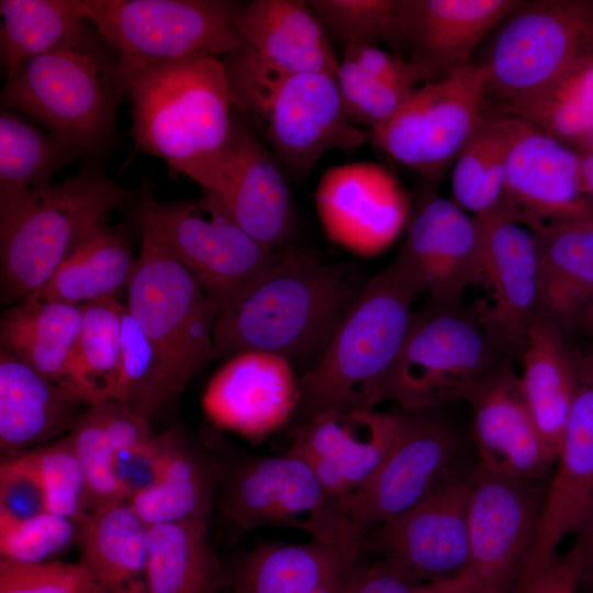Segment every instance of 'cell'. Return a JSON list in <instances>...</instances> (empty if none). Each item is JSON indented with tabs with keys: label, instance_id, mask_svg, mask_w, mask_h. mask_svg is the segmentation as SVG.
Returning a JSON list of instances; mask_svg holds the SVG:
<instances>
[{
	"label": "cell",
	"instance_id": "6da1fadb",
	"mask_svg": "<svg viewBox=\"0 0 593 593\" xmlns=\"http://www.w3.org/2000/svg\"><path fill=\"white\" fill-rule=\"evenodd\" d=\"M366 283L354 266L289 245L234 307L219 314L214 358L266 351L304 373L324 353Z\"/></svg>",
	"mask_w": 593,
	"mask_h": 593
},
{
	"label": "cell",
	"instance_id": "7a4b0ae2",
	"mask_svg": "<svg viewBox=\"0 0 593 593\" xmlns=\"http://www.w3.org/2000/svg\"><path fill=\"white\" fill-rule=\"evenodd\" d=\"M123 82L136 147L202 187L224 152L233 122L223 60L193 55L134 70Z\"/></svg>",
	"mask_w": 593,
	"mask_h": 593
},
{
	"label": "cell",
	"instance_id": "3957f363",
	"mask_svg": "<svg viewBox=\"0 0 593 593\" xmlns=\"http://www.w3.org/2000/svg\"><path fill=\"white\" fill-rule=\"evenodd\" d=\"M223 63L233 110L293 179H304L327 152L365 143L346 116L336 77L283 70L245 45Z\"/></svg>",
	"mask_w": 593,
	"mask_h": 593
},
{
	"label": "cell",
	"instance_id": "277c9868",
	"mask_svg": "<svg viewBox=\"0 0 593 593\" xmlns=\"http://www.w3.org/2000/svg\"><path fill=\"white\" fill-rule=\"evenodd\" d=\"M421 294L395 259L367 281L324 353L300 376L294 423L327 412L376 409Z\"/></svg>",
	"mask_w": 593,
	"mask_h": 593
},
{
	"label": "cell",
	"instance_id": "5b68a950",
	"mask_svg": "<svg viewBox=\"0 0 593 593\" xmlns=\"http://www.w3.org/2000/svg\"><path fill=\"white\" fill-rule=\"evenodd\" d=\"M123 94L114 53L85 23L5 77L1 104L77 150L91 152L108 141Z\"/></svg>",
	"mask_w": 593,
	"mask_h": 593
},
{
	"label": "cell",
	"instance_id": "8992f818",
	"mask_svg": "<svg viewBox=\"0 0 593 593\" xmlns=\"http://www.w3.org/2000/svg\"><path fill=\"white\" fill-rule=\"evenodd\" d=\"M489 304L432 300L413 312L401 350L384 379L381 402L407 409H441L465 401L511 360Z\"/></svg>",
	"mask_w": 593,
	"mask_h": 593
},
{
	"label": "cell",
	"instance_id": "52a82bcc",
	"mask_svg": "<svg viewBox=\"0 0 593 593\" xmlns=\"http://www.w3.org/2000/svg\"><path fill=\"white\" fill-rule=\"evenodd\" d=\"M141 233L126 306L158 359V412L174 403L192 377L214 359L213 331L220 309L143 223Z\"/></svg>",
	"mask_w": 593,
	"mask_h": 593
},
{
	"label": "cell",
	"instance_id": "ba28073f",
	"mask_svg": "<svg viewBox=\"0 0 593 593\" xmlns=\"http://www.w3.org/2000/svg\"><path fill=\"white\" fill-rule=\"evenodd\" d=\"M133 194L88 174L29 192L0 215L4 296L22 300L42 288L77 243Z\"/></svg>",
	"mask_w": 593,
	"mask_h": 593
},
{
	"label": "cell",
	"instance_id": "9c48e42d",
	"mask_svg": "<svg viewBox=\"0 0 593 593\" xmlns=\"http://www.w3.org/2000/svg\"><path fill=\"white\" fill-rule=\"evenodd\" d=\"M86 22L130 72L193 55L228 56L244 46L242 3L227 0H75Z\"/></svg>",
	"mask_w": 593,
	"mask_h": 593
},
{
	"label": "cell",
	"instance_id": "30bf717a",
	"mask_svg": "<svg viewBox=\"0 0 593 593\" xmlns=\"http://www.w3.org/2000/svg\"><path fill=\"white\" fill-rule=\"evenodd\" d=\"M141 223L190 271L220 313L234 307L284 250L255 239L206 195L180 202L146 195Z\"/></svg>",
	"mask_w": 593,
	"mask_h": 593
},
{
	"label": "cell",
	"instance_id": "8fae6325",
	"mask_svg": "<svg viewBox=\"0 0 593 593\" xmlns=\"http://www.w3.org/2000/svg\"><path fill=\"white\" fill-rule=\"evenodd\" d=\"M481 63L500 107L544 89L593 54V3L521 1L493 30Z\"/></svg>",
	"mask_w": 593,
	"mask_h": 593
},
{
	"label": "cell",
	"instance_id": "7c38bea8",
	"mask_svg": "<svg viewBox=\"0 0 593 593\" xmlns=\"http://www.w3.org/2000/svg\"><path fill=\"white\" fill-rule=\"evenodd\" d=\"M395 438L374 472L339 499L348 532L363 542L377 527L418 503L451 470L458 434L439 409H392Z\"/></svg>",
	"mask_w": 593,
	"mask_h": 593
},
{
	"label": "cell",
	"instance_id": "4fadbf2b",
	"mask_svg": "<svg viewBox=\"0 0 593 593\" xmlns=\"http://www.w3.org/2000/svg\"><path fill=\"white\" fill-rule=\"evenodd\" d=\"M220 480L219 510L239 532L269 526L299 529L323 542H360L347 529L339 500L325 491L303 459L289 451L246 458Z\"/></svg>",
	"mask_w": 593,
	"mask_h": 593
},
{
	"label": "cell",
	"instance_id": "5bb4252c",
	"mask_svg": "<svg viewBox=\"0 0 593 593\" xmlns=\"http://www.w3.org/2000/svg\"><path fill=\"white\" fill-rule=\"evenodd\" d=\"M486 81L484 68L472 63L422 83L369 133L372 144L427 178H439L483 122Z\"/></svg>",
	"mask_w": 593,
	"mask_h": 593
},
{
	"label": "cell",
	"instance_id": "9a60e30c",
	"mask_svg": "<svg viewBox=\"0 0 593 593\" xmlns=\"http://www.w3.org/2000/svg\"><path fill=\"white\" fill-rule=\"evenodd\" d=\"M547 485L475 466L468 508V561L462 572L471 593L514 592L535 545Z\"/></svg>",
	"mask_w": 593,
	"mask_h": 593
},
{
	"label": "cell",
	"instance_id": "2e32d148",
	"mask_svg": "<svg viewBox=\"0 0 593 593\" xmlns=\"http://www.w3.org/2000/svg\"><path fill=\"white\" fill-rule=\"evenodd\" d=\"M472 473L451 471L418 503L371 530L362 542L426 583L459 577L468 561Z\"/></svg>",
	"mask_w": 593,
	"mask_h": 593
},
{
	"label": "cell",
	"instance_id": "e0dca14e",
	"mask_svg": "<svg viewBox=\"0 0 593 593\" xmlns=\"http://www.w3.org/2000/svg\"><path fill=\"white\" fill-rule=\"evenodd\" d=\"M202 189L265 246L290 245L294 213L283 167L235 111L227 144Z\"/></svg>",
	"mask_w": 593,
	"mask_h": 593
},
{
	"label": "cell",
	"instance_id": "ac0fdd59",
	"mask_svg": "<svg viewBox=\"0 0 593 593\" xmlns=\"http://www.w3.org/2000/svg\"><path fill=\"white\" fill-rule=\"evenodd\" d=\"M588 198L581 156L523 121L507 157L502 198L493 211L538 231L593 219Z\"/></svg>",
	"mask_w": 593,
	"mask_h": 593
},
{
	"label": "cell",
	"instance_id": "d6986e66",
	"mask_svg": "<svg viewBox=\"0 0 593 593\" xmlns=\"http://www.w3.org/2000/svg\"><path fill=\"white\" fill-rule=\"evenodd\" d=\"M314 202L327 237L361 256L385 249L409 215V198L399 180L371 161L327 169L318 181Z\"/></svg>",
	"mask_w": 593,
	"mask_h": 593
},
{
	"label": "cell",
	"instance_id": "ffe728a7",
	"mask_svg": "<svg viewBox=\"0 0 593 593\" xmlns=\"http://www.w3.org/2000/svg\"><path fill=\"white\" fill-rule=\"evenodd\" d=\"M593 505V348L577 357V387L538 533L523 578L556 558L560 542L577 533Z\"/></svg>",
	"mask_w": 593,
	"mask_h": 593
},
{
	"label": "cell",
	"instance_id": "44dd1931",
	"mask_svg": "<svg viewBox=\"0 0 593 593\" xmlns=\"http://www.w3.org/2000/svg\"><path fill=\"white\" fill-rule=\"evenodd\" d=\"M467 402L479 465L506 478L549 482L558 454L541 436L511 360L482 381Z\"/></svg>",
	"mask_w": 593,
	"mask_h": 593
},
{
	"label": "cell",
	"instance_id": "7402d4cb",
	"mask_svg": "<svg viewBox=\"0 0 593 593\" xmlns=\"http://www.w3.org/2000/svg\"><path fill=\"white\" fill-rule=\"evenodd\" d=\"M300 376L290 361L266 351H244L227 359L202 396L208 418L217 427L260 440L294 418Z\"/></svg>",
	"mask_w": 593,
	"mask_h": 593
},
{
	"label": "cell",
	"instance_id": "603a6c76",
	"mask_svg": "<svg viewBox=\"0 0 593 593\" xmlns=\"http://www.w3.org/2000/svg\"><path fill=\"white\" fill-rule=\"evenodd\" d=\"M396 428L392 410L327 412L289 426L288 451L303 459L325 491L339 500L374 472L392 446Z\"/></svg>",
	"mask_w": 593,
	"mask_h": 593
},
{
	"label": "cell",
	"instance_id": "cb8c5ba5",
	"mask_svg": "<svg viewBox=\"0 0 593 593\" xmlns=\"http://www.w3.org/2000/svg\"><path fill=\"white\" fill-rule=\"evenodd\" d=\"M395 260L432 300L458 301L483 277L478 223L454 201L427 197L418 205Z\"/></svg>",
	"mask_w": 593,
	"mask_h": 593
},
{
	"label": "cell",
	"instance_id": "d4e9b609",
	"mask_svg": "<svg viewBox=\"0 0 593 593\" xmlns=\"http://www.w3.org/2000/svg\"><path fill=\"white\" fill-rule=\"evenodd\" d=\"M519 0H402L406 59L421 83L472 64L482 40Z\"/></svg>",
	"mask_w": 593,
	"mask_h": 593
},
{
	"label": "cell",
	"instance_id": "484cf974",
	"mask_svg": "<svg viewBox=\"0 0 593 593\" xmlns=\"http://www.w3.org/2000/svg\"><path fill=\"white\" fill-rule=\"evenodd\" d=\"M474 219L480 231L483 277L493 292L490 316L513 357H519L527 331L537 317L539 270L535 238L532 231L494 211Z\"/></svg>",
	"mask_w": 593,
	"mask_h": 593
},
{
	"label": "cell",
	"instance_id": "4316f807",
	"mask_svg": "<svg viewBox=\"0 0 593 593\" xmlns=\"http://www.w3.org/2000/svg\"><path fill=\"white\" fill-rule=\"evenodd\" d=\"M361 551L357 541L261 544L232 572V593H345Z\"/></svg>",
	"mask_w": 593,
	"mask_h": 593
},
{
	"label": "cell",
	"instance_id": "83f0119b",
	"mask_svg": "<svg viewBox=\"0 0 593 593\" xmlns=\"http://www.w3.org/2000/svg\"><path fill=\"white\" fill-rule=\"evenodd\" d=\"M236 27L245 46L278 68L337 75L340 61L309 1H249L240 5Z\"/></svg>",
	"mask_w": 593,
	"mask_h": 593
},
{
	"label": "cell",
	"instance_id": "f1b7e54d",
	"mask_svg": "<svg viewBox=\"0 0 593 593\" xmlns=\"http://www.w3.org/2000/svg\"><path fill=\"white\" fill-rule=\"evenodd\" d=\"M81 402L67 388L0 350V446L11 458L69 433Z\"/></svg>",
	"mask_w": 593,
	"mask_h": 593
},
{
	"label": "cell",
	"instance_id": "f546056e",
	"mask_svg": "<svg viewBox=\"0 0 593 593\" xmlns=\"http://www.w3.org/2000/svg\"><path fill=\"white\" fill-rule=\"evenodd\" d=\"M538 256L537 316L561 331L579 322L593 300V219L532 231Z\"/></svg>",
	"mask_w": 593,
	"mask_h": 593
},
{
	"label": "cell",
	"instance_id": "4dcf8cb0",
	"mask_svg": "<svg viewBox=\"0 0 593 593\" xmlns=\"http://www.w3.org/2000/svg\"><path fill=\"white\" fill-rule=\"evenodd\" d=\"M163 470L157 485L130 503L147 525L199 521L209 524L215 507L221 468L182 430L159 435Z\"/></svg>",
	"mask_w": 593,
	"mask_h": 593
},
{
	"label": "cell",
	"instance_id": "1f68e13d",
	"mask_svg": "<svg viewBox=\"0 0 593 593\" xmlns=\"http://www.w3.org/2000/svg\"><path fill=\"white\" fill-rule=\"evenodd\" d=\"M146 533L128 501L97 507L78 524L79 562L107 593H148Z\"/></svg>",
	"mask_w": 593,
	"mask_h": 593
},
{
	"label": "cell",
	"instance_id": "d6a6232c",
	"mask_svg": "<svg viewBox=\"0 0 593 593\" xmlns=\"http://www.w3.org/2000/svg\"><path fill=\"white\" fill-rule=\"evenodd\" d=\"M519 357L525 401L541 436L559 455L577 387V357L561 328L539 316L527 331Z\"/></svg>",
	"mask_w": 593,
	"mask_h": 593
},
{
	"label": "cell",
	"instance_id": "836d02e7",
	"mask_svg": "<svg viewBox=\"0 0 593 593\" xmlns=\"http://www.w3.org/2000/svg\"><path fill=\"white\" fill-rule=\"evenodd\" d=\"M208 526L199 521L147 526L148 593H222L232 588V572L210 546Z\"/></svg>",
	"mask_w": 593,
	"mask_h": 593
},
{
	"label": "cell",
	"instance_id": "e575fe53",
	"mask_svg": "<svg viewBox=\"0 0 593 593\" xmlns=\"http://www.w3.org/2000/svg\"><path fill=\"white\" fill-rule=\"evenodd\" d=\"M135 266L126 234L102 221L77 243L49 280L26 298L75 305L114 298L128 286Z\"/></svg>",
	"mask_w": 593,
	"mask_h": 593
},
{
	"label": "cell",
	"instance_id": "d590c367",
	"mask_svg": "<svg viewBox=\"0 0 593 593\" xmlns=\"http://www.w3.org/2000/svg\"><path fill=\"white\" fill-rule=\"evenodd\" d=\"M81 325V305L24 298L2 314L1 349L63 385Z\"/></svg>",
	"mask_w": 593,
	"mask_h": 593
},
{
	"label": "cell",
	"instance_id": "8d00e7d4",
	"mask_svg": "<svg viewBox=\"0 0 593 593\" xmlns=\"http://www.w3.org/2000/svg\"><path fill=\"white\" fill-rule=\"evenodd\" d=\"M123 306L115 298L81 304L82 325L63 385L89 407L114 395L120 372Z\"/></svg>",
	"mask_w": 593,
	"mask_h": 593
},
{
	"label": "cell",
	"instance_id": "74e56055",
	"mask_svg": "<svg viewBox=\"0 0 593 593\" xmlns=\"http://www.w3.org/2000/svg\"><path fill=\"white\" fill-rule=\"evenodd\" d=\"M77 152L16 112L1 108L0 215L9 212L32 190L49 184L52 176Z\"/></svg>",
	"mask_w": 593,
	"mask_h": 593
},
{
	"label": "cell",
	"instance_id": "f35d334b",
	"mask_svg": "<svg viewBox=\"0 0 593 593\" xmlns=\"http://www.w3.org/2000/svg\"><path fill=\"white\" fill-rule=\"evenodd\" d=\"M522 124L523 120L506 113L484 116L455 160L451 191L462 210L477 216L499 205L507 157Z\"/></svg>",
	"mask_w": 593,
	"mask_h": 593
},
{
	"label": "cell",
	"instance_id": "ab89813d",
	"mask_svg": "<svg viewBox=\"0 0 593 593\" xmlns=\"http://www.w3.org/2000/svg\"><path fill=\"white\" fill-rule=\"evenodd\" d=\"M0 13V56L5 77L86 23L75 0H1Z\"/></svg>",
	"mask_w": 593,
	"mask_h": 593
},
{
	"label": "cell",
	"instance_id": "60d3db41",
	"mask_svg": "<svg viewBox=\"0 0 593 593\" xmlns=\"http://www.w3.org/2000/svg\"><path fill=\"white\" fill-rule=\"evenodd\" d=\"M309 4L345 45L370 40L406 51L402 0H310Z\"/></svg>",
	"mask_w": 593,
	"mask_h": 593
},
{
	"label": "cell",
	"instance_id": "b9f144b4",
	"mask_svg": "<svg viewBox=\"0 0 593 593\" xmlns=\"http://www.w3.org/2000/svg\"><path fill=\"white\" fill-rule=\"evenodd\" d=\"M158 359L154 347L126 305L120 335V372L114 399L127 403L148 422L157 413Z\"/></svg>",
	"mask_w": 593,
	"mask_h": 593
},
{
	"label": "cell",
	"instance_id": "7bdbcfd3",
	"mask_svg": "<svg viewBox=\"0 0 593 593\" xmlns=\"http://www.w3.org/2000/svg\"><path fill=\"white\" fill-rule=\"evenodd\" d=\"M41 473L48 512L77 524L90 512L86 478L67 437L29 450Z\"/></svg>",
	"mask_w": 593,
	"mask_h": 593
},
{
	"label": "cell",
	"instance_id": "ee69618b",
	"mask_svg": "<svg viewBox=\"0 0 593 593\" xmlns=\"http://www.w3.org/2000/svg\"><path fill=\"white\" fill-rule=\"evenodd\" d=\"M66 437L87 483L89 510L127 501L113 469V449L92 407L82 413Z\"/></svg>",
	"mask_w": 593,
	"mask_h": 593
},
{
	"label": "cell",
	"instance_id": "f6af8a7d",
	"mask_svg": "<svg viewBox=\"0 0 593 593\" xmlns=\"http://www.w3.org/2000/svg\"><path fill=\"white\" fill-rule=\"evenodd\" d=\"M336 82L346 116L370 132L384 125L414 89L376 79L342 59Z\"/></svg>",
	"mask_w": 593,
	"mask_h": 593
},
{
	"label": "cell",
	"instance_id": "bcb514c9",
	"mask_svg": "<svg viewBox=\"0 0 593 593\" xmlns=\"http://www.w3.org/2000/svg\"><path fill=\"white\" fill-rule=\"evenodd\" d=\"M77 534V523L51 512L20 522L0 519L1 557L24 563L44 562L76 542Z\"/></svg>",
	"mask_w": 593,
	"mask_h": 593
},
{
	"label": "cell",
	"instance_id": "7dc6e473",
	"mask_svg": "<svg viewBox=\"0 0 593 593\" xmlns=\"http://www.w3.org/2000/svg\"><path fill=\"white\" fill-rule=\"evenodd\" d=\"M0 593H107L80 563H24L1 558Z\"/></svg>",
	"mask_w": 593,
	"mask_h": 593
},
{
	"label": "cell",
	"instance_id": "c3c4849f",
	"mask_svg": "<svg viewBox=\"0 0 593 593\" xmlns=\"http://www.w3.org/2000/svg\"><path fill=\"white\" fill-rule=\"evenodd\" d=\"M48 512L44 483L30 451L0 467V519L20 522Z\"/></svg>",
	"mask_w": 593,
	"mask_h": 593
},
{
	"label": "cell",
	"instance_id": "681fc988",
	"mask_svg": "<svg viewBox=\"0 0 593 593\" xmlns=\"http://www.w3.org/2000/svg\"><path fill=\"white\" fill-rule=\"evenodd\" d=\"M113 469L128 502L153 490L163 470L159 435L147 443L113 451Z\"/></svg>",
	"mask_w": 593,
	"mask_h": 593
},
{
	"label": "cell",
	"instance_id": "f907efd6",
	"mask_svg": "<svg viewBox=\"0 0 593 593\" xmlns=\"http://www.w3.org/2000/svg\"><path fill=\"white\" fill-rule=\"evenodd\" d=\"M342 59L388 83L406 89H415L421 83L406 59L379 47L374 41L359 40L346 44Z\"/></svg>",
	"mask_w": 593,
	"mask_h": 593
},
{
	"label": "cell",
	"instance_id": "816d5d0a",
	"mask_svg": "<svg viewBox=\"0 0 593 593\" xmlns=\"http://www.w3.org/2000/svg\"><path fill=\"white\" fill-rule=\"evenodd\" d=\"M91 407L113 451L147 443L154 437L149 422L121 400L111 398Z\"/></svg>",
	"mask_w": 593,
	"mask_h": 593
},
{
	"label": "cell",
	"instance_id": "f5cc1de1",
	"mask_svg": "<svg viewBox=\"0 0 593 593\" xmlns=\"http://www.w3.org/2000/svg\"><path fill=\"white\" fill-rule=\"evenodd\" d=\"M399 564L382 558L355 568L345 593H422L424 585Z\"/></svg>",
	"mask_w": 593,
	"mask_h": 593
},
{
	"label": "cell",
	"instance_id": "db71d44e",
	"mask_svg": "<svg viewBox=\"0 0 593 593\" xmlns=\"http://www.w3.org/2000/svg\"><path fill=\"white\" fill-rule=\"evenodd\" d=\"M581 567L567 553L519 581L513 593H579Z\"/></svg>",
	"mask_w": 593,
	"mask_h": 593
},
{
	"label": "cell",
	"instance_id": "11a10c76",
	"mask_svg": "<svg viewBox=\"0 0 593 593\" xmlns=\"http://www.w3.org/2000/svg\"><path fill=\"white\" fill-rule=\"evenodd\" d=\"M536 93L563 98L593 112V54L577 61L555 81Z\"/></svg>",
	"mask_w": 593,
	"mask_h": 593
},
{
	"label": "cell",
	"instance_id": "9f6ffc18",
	"mask_svg": "<svg viewBox=\"0 0 593 593\" xmlns=\"http://www.w3.org/2000/svg\"><path fill=\"white\" fill-rule=\"evenodd\" d=\"M575 534L574 545L568 553L581 567L584 577L593 573V505Z\"/></svg>",
	"mask_w": 593,
	"mask_h": 593
},
{
	"label": "cell",
	"instance_id": "6f0895ef",
	"mask_svg": "<svg viewBox=\"0 0 593 593\" xmlns=\"http://www.w3.org/2000/svg\"><path fill=\"white\" fill-rule=\"evenodd\" d=\"M422 593H471V589L467 578L461 573L450 580L426 583Z\"/></svg>",
	"mask_w": 593,
	"mask_h": 593
},
{
	"label": "cell",
	"instance_id": "680465c9",
	"mask_svg": "<svg viewBox=\"0 0 593 593\" xmlns=\"http://www.w3.org/2000/svg\"><path fill=\"white\" fill-rule=\"evenodd\" d=\"M581 178L585 193L593 198V152L581 156Z\"/></svg>",
	"mask_w": 593,
	"mask_h": 593
},
{
	"label": "cell",
	"instance_id": "91938a15",
	"mask_svg": "<svg viewBox=\"0 0 593 593\" xmlns=\"http://www.w3.org/2000/svg\"><path fill=\"white\" fill-rule=\"evenodd\" d=\"M580 326L584 333L593 339V300L585 309L580 320Z\"/></svg>",
	"mask_w": 593,
	"mask_h": 593
},
{
	"label": "cell",
	"instance_id": "94428289",
	"mask_svg": "<svg viewBox=\"0 0 593 593\" xmlns=\"http://www.w3.org/2000/svg\"><path fill=\"white\" fill-rule=\"evenodd\" d=\"M584 577H591V578H593V573L588 574V575H584ZM592 590H593V585H592Z\"/></svg>",
	"mask_w": 593,
	"mask_h": 593
},
{
	"label": "cell",
	"instance_id": "6125c7cd",
	"mask_svg": "<svg viewBox=\"0 0 593 593\" xmlns=\"http://www.w3.org/2000/svg\"><path fill=\"white\" fill-rule=\"evenodd\" d=\"M590 593H593V590H591Z\"/></svg>",
	"mask_w": 593,
	"mask_h": 593
}]
</instances>
